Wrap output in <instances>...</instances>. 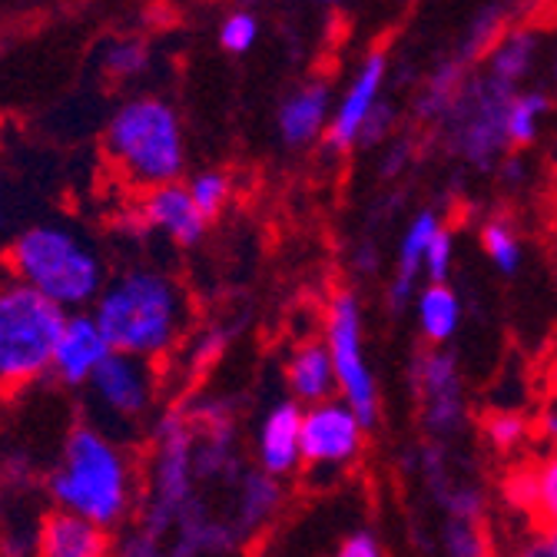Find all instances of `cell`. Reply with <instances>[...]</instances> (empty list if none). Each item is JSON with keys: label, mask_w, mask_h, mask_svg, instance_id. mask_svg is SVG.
Masks as SVG:
<instances>
[{"label": "cell", "mask_w": 557, "mask_h": 557, "mask_svg": "<svg viewBox=\"0 0 557 557\" xmlns=\"http://www.w3.org/2000/svg\"><path fill=\"white\" fill-rule=\"evenodd\" d=\"M385 81H388V57L375 50L359 63V70L352 74V81H348L345 94L332 107V120H329V129L322 136L332 153H348V150L359 147L366 120L372 116V110L385 97Z\"/></svg>", "instance_id": "obj_12"}, {"label": "cell", "mask_w": 557, "mask_h": 557, "mask_svg": "<svg viewBox=\"0 0 557 557\" xmlns=\"http://www.w3.org/2000/svg\"><path fill=\"white\" fill-rule=\"evenodd\" d=\"M481 435L495 455H518L534 438V422L511 408H492L481 414Z\"/></svg>", "instance_id": "obj_26"}, {"label": "cell", "mask_w": 557, "mask_h": 557, "mask_svg": "<svg viewBox=\"0 0 557 557\" xmlns=\"http://www.w3.org/2000/svg\"><path fill=\"white\" fill-rule=\"evenodd\" d=\"M411 395L422 405V425L432 438L445 442L465 425V395L458 362L445 348H418L408 366Z\"/></svg>", "instance_id": "obj_10"}, {"label": "cell", "mask_w": 557, "mask_h": 557, "mask_svg": "<svg viewBox=\"0 0 557 557\" xmlns=\"http://www.w3.org/2000/svg\"><path fill=\"white\" fill-rule=\"evenodd\" d=\"M150 66V47L144 40H113L103 53V70L107 77L113 81H129L136 74H144V70Z\"/></svg>", "instance_id": "obj_31"}, {"label": "cell", "mask_w": 557, "mask_h": 557, "mask_svg": "<svg viewBox=\"0 0 557 557\" xmlns=\"http://www.w3.org/2000/svg\"><path fill=\"white\" fill-rule=\"evenodd\" d=\"M541 385L550 398H557V345L547 352L544 366H541Z\"/></svg>", "instance_id": "obj_38"}, {"label": "cell", "mask_w": 557, "mask_h": 557, "mask_svg": "<svg viewBox=\"0 0 557 557\" xmlns=\"http://www.w3.org/2000/svg\"><path fill=\"white\" fill-rule=\"evenodd\" d=\"M256 40H259V21H256V14L246 11V8L233 11V14L220 24V44H223V50H230V53H236V57L249 53V50L256 47Z\"/></svg>", "instance_id": "obj_32"}, {"label": "cell", "mask_w": 557, "mask_h": 557, "mask_svg": "<svg viewBox=\"0 0 557 557\" xmlns=\"http://www.w3.org/2000/svg\"><path fill=\"white\" fill-rule=\"evenodd\" d=\"M319 4H325V8H338V4H348V0H319Z\"/></svg>", "instance_id": "obj_43"}, {"label": "cell", "mask_w": 557, "mask_h": 557, "mask_svg": "<svg viewBox=\"0 0 557 557\" xmlns=\"http://www.w3.org/2000/svg\"><path fill=\"white\" fill-rule=\"evenodd\" d=\"M47 495L53 508L113 531L139 508L136 461L116 435L97 422H81L60 445V455L47 474Z\"/></svg>", "instance_id": "obj_1"}, {"label": "cell", "mask_w": 557, "mask_h": 557, "mask_svg": "<svg viewBox=\"0 0 557 557\" xmlns=\"http://www.w3.org/2000/svg\"><path fill=\"white\" fill-rule=\"evenodd\" d=\"M541 50H544V34L534 24H511L498 37V44L487 50L481 70H487L492 77L505 81L508 87L521 90V84L528 81V74L534 70Z\"/></svg>", "instance_id": "obj_21"}, {"label": "cell", "mask_w": 557, "mask_h": 557, "mask_svg": "<svg viewBox=\"0 0 557 557\" xmlns=\"http://www.w3.org/2000/svg\"><path fill=\"white\" fill-rule=\"evenodd\" d=\"M451 252H455V236L448 226H442L425 252V272H429V283H445L448 265H451Z\"/></svg>", "instance_id": "obj_34"}, {"label": "cell", "mask_w": 557, "mask_h": 557, "mask_svg": "<svg viewBox=\"0 0 557 557\" xmlns=\"http://www.w3.org/2000/svg\"><path fill=\"white\" fill-rule=\"evenodd\" d=\"M107 153L136 186L176 183L186 166L183 126L160 97H133L107 123Z\"/></svg>", "instance_id": "obj_4"}, {"label": "cell", "mask_w": 557, "mask_h": 557, "mask_svg": "<svg viewBox=\"0 0 557 557\" xmlns=\"http://www.w3.org/2000/svg\"><path fill=\"white\" fill-rule=\"evenodd\" d=\"M471 77V66L448 53L445 60H438L432 66V74L425 77L422 90H418L414 103H411V116L414 123H425V126H438V120L448 113V107L455 103L458 90L465 87V81Z\"/></svg>", "instance_id": "obj_23"}, {"label": "cell", "mask_w": 557, "mask_h": 557, "mask_svg": "<svg viewBox=\"0 0 557 557\" xmlns=\"http://www.w3.org/2000/svg\"><path fill=\"white\" fill-rule=\"evenodd\" d=\"M395 123H398V110L392 107V100L382 97V103L372 110V116L366 120L362 126V136H359V147L369 150V147H379L382 139H388L395 133Z\"/></svg>", "instance_id": "obj_33"}, {"label": "cell", "mask_w": 557, "mask_h": 557, "mask_svg": "<svg viewBox=\"0 0 557 557\" xmlns=\"http://www.w3.org/2000/svg\"><path fill=\"white\" fill-rule=\"evenodd\" d=\"M505 502L528 515L531 528L547 531L557 524V448L537 458H521L505 471Z\"/></svg>", "instance_id": "obj_14"}, {"label": "cell", "mask_w": 557, "mask_h": 557, "mask_svg": "<svg viewBox=\"0 0 557 557\" xmlns=\"http://www.w3.org/2000/svg\"><path fill=\"white\" fill-rule=\"evenodd\" d=\"M87 395L97 425L120 438L123 432L139 429L153 414L160 398V372L147 359L113 352L87 382Z\"/></svg>", "instance_id": "obj_8"}, {"label": "cell", "mask_w": 557, "mask_h": 557, "mask_svg": "<svg viewBox=\"0 0 557 557\" xmlns=\"http://www.w3.org/2000/svg\"><path fill=\"white\" fill-rule=\"evenodd\" d=\"M94 319L113 352L157 362L186 338L189 306L180 283L157 265H129L107 278L94 302Z\"/></svg>", "instance_id": "obj_2"}, {"label": "cell", "mask_w": 557, "mask_h": 557, "mask_svg": "<svg viewBox=\"0 0 557 557\" xmlns=\"http://www.w3.org/2000/svg\"><path fill=\"white\" fill-rule=\"evenodd\" d=\"M411 153H414V139H411V136L392 139V147L385 150V160H382V166H379V176H382V180H395V176L408 166Z\"/></svg>", "instance_id": "obj_35"}, {"label": "cell", "mask_w": 557, "mask_h": 557, "mask_svg": "<svg viewBox=\"0 0 557 557\" xmlns=\"http://www.w3.org/2000/svg\"><path fill=\"white\" fill-rule=\"evenodd\" d=\"M230 342H233V329L230 325H206V329H199L196 335L186 338L180 359H183V366L189 372H202V369L216 366L223 359Z\"/></svg>", "instance_id": "obj_28"}, {"label": "cell", "mask_w": 557, "mask_h": 557, "mask_svg": "<svg viewBox=\"0 0 557 557\" xmlns=\"http://www.w3.org/2000/svg\"><path fill=\"white\" fill-rule=\"evenodd\" d=\"M515 94V87L492 77L487 70L471 74L435 126L445 153L478 173H492L511 150L508 103Z\"/></svg>", "instance_id": "obj_7"}, {"label": "cell", "mask_w": 557, "mask_h": 557, "mask_svg": "<svg viewBox=\"0 0 557 557\" xmlns=\"http://www.w3.org/2000/svg\"><path fill=\"white\" fill-rule=\"evenodd\" d=\"M544 537H547V544L557 550V524H554V528H547V531H544Z\"/></svg>", "instance_id": "obj_42"}, {"label": "cell", "mask_w": 557, "mask_h": 557, "mask_svg": "<svg viewBox=\"0 0 557 557\" xmlns=\"http://www.w3.org/2000/svg\"><path fill=\"white\" fill-rule=\"evenodd\" d=\"M547 70H550V87L557 94V40L550 44V63H547Z\"/></svg>", "instance_id": "obj_41"}, {"label": "cell", "mask_w": 557, "mask_h": 557, "mask_svg": "<svg viewBox=\"0 0 557 557\" xmlns=\"http://www.w3.org/2000/svg\"><path fill=\"white\" fill-rule=\"evenodd\" d=\"M139 220H144L147 233H160L176 246H199L206 236V220L199 216V209L186 189V183H166L153 186L144 202H139Z\"/></svg>", "instance_id": "obj_15"}, {"label": "cell", "mask_w": 557, "mask_h": 557, "mask_svg": "<svg viewBox=\"0 0 557 557\" xmlns=\"http://www.w3.org/2000/svg\"><path fill=\"white\" fill-rule=\"evenodd\" d=\"M366 425L345 401H319L302 411V461L315 471H342L362 455Z\"/></svg>", "instance_id": "obj_11"}, {"label": "cell", "mask_w": 557, "mask_h": 557, "mask_svg": "<svg viewBox=\"0 0 557 557\" xmlns=\"http://www.w3.org/2000/svg\"><path fill=\"white\" fill-rule=\"evenodd\" d=\"M193 422L183 405L166 408L153 425V455L147 468L144 498L133 515V524L147 534L170 541L180 515L199 495L196 468H193Z\"/></svg>", "instance_id": "obj_6"}, {"label": "cell", "mask_w": 557, "mask_h": 557, "mask_svg": "<svg viewBox=\"0 0 557 557\" xmlns=\"http://www.w3.org/2000/svg\"><path fill=\"white\" fill-rule=\"evenodd\" d=\"M186 189H189V196H193V202H196V209H199V216H202L206 223H213V220L223 213V209H226L230 196H233L230 176H226V173H216V170L196 173V176L186 183Z\"/></svg>", "instance_id": "obj_30"}, {"label": "cell", "mask_w": 557, "mask_h": 557, "mask_svg": "<svg viewBox=\"0 0 557 557\" xmlns=\"http://www.w3.org/2000/svg\"><path fill=\"white\" fill-rule=\"evenodd\" d=\"M534 438H544L547 445L557 448V405L544 408V411L534 418Z\"/></svg>", "instance_id": "obj_37"}, {"label": "cell", "mask_w": 557, "mask_h": 557, "mask_svg": "<svg viewBox=\"0 0 557 557\" xmlns=\"http://www.w3.org/2000/svg\"><path fill=\"white\" fill-rule=\"evenodd\" d=\"M286 382H289V392L296 395V401H306V405L329 401L338 388L329 345L319 338L296 345L286 362Z\"/></svg>", "instance_id": "obj_22"}, {"label": "cell", "mask_w": 557, "mask_h": 557, "mask_svg": "<svg viewBox=\"0 0 557 557\" xmlns=\"http://www.w3.org/2000/svg\"><path fill=\"white\" fill-rule=\"evenodd\" d=\"M116 541L107 528L53 508L37 531V557H113Z\"/></svg>", "instance_id": "obj_18"}, {"label": "cell", "mask_w": 557, "mask_h": 557, "mask_svg": "<svg viewBox=\"0 0 557 557\" xmlns=\"http://www.w3.org/2000/svg\"><path fill=\"white\" fill-rule=\"evenodd\" d=\"M11 275L34 286L63 312L94 309L107 286V265L94 243L63 223H34L8 249Z\"/></svg>", "instance_id": "obj_3"}, {"label": "cell", "mask_w": 557, "mask_h": 557, "mask_svg": "<svg viewBox=\"0 0 557 557\" xmlns=\"http://www.w3.org/2000/svg\"><path fill=\"white\" fill-rule=\"evenodd\" d=\"M418 322L432 345L448 342L461 325V299L445 283H429L418 293Z\"/></svg>", "instance_id": "obj_24"}, {"label": "cell", "mask_w": 557, "mask_h": 557, "mask_svg": "<svg viewBox=\"0 0 557 557\" xmlns=\"http://www.w3.org/2000/svg\"><path fill=\"white\" fill-rule=\"evenodd\" d=\"M554 110V97L541 87H531V90H518L508 103V144L515 150H524L531 147L544 120L550 116Z\"/></svg>", "instance_id": "obj_25"}, {"label": "cell", "mask_w": 557, "mask_h": 557, "mask_svg": "<svg viewBox=\"0 0 557 557\" xmlns=\"http://www.w3.org/2000/svg\"><path fill=\"white\" fill-rule=\"evenodd\" d=\"M256 461L265 474L286 478L302 461V408L293 401H275L259 422Z\"/></svg>", "instance_id": "obj_16"}, {"label": "cell", "mask_w": 557, "mask_h": 557, "mask_svg": "<svg viewBox=\"0 0 557 557\" xmlns=\"http://www.w3.org/2000/svg\"><path fill=\"white\" fill-rule=\"evenodd\" d=\"M113 356V345L90 309L66 312L63 329L53 345L50 379H57L66 388H87V382L97 375V369Z\"/></svg>", "instance_id": "obj_13"}, {"label": "cell", "mask_w": 557, "mask_h": 557, "mask_svg": "<svg viewBox=\"0 0 557 557\" xmlns=\"http://www.w3.org/2000/svg\"><path fill=\"white\" fill-rule=\"evenodd\" d=\"M445 557H492V531L484 521L448 518L442 531Z\"/></svg>", "instance_id": "obj_27"}, {"label": "cell", "mask_w": 557, "mask_h": 557, "mask_svg": "<svg viewBox=\"0 0 557 557\" xmlns=\"http://www.w3.org/2000/svg\"><path fill=\"white\" fill-rule=\"evenodd\" d=\"M66 312L17 275L0 278V392H21L50 375Z\"/></svg>", "instance_id": "obj_5"}, {"label": "cell", "mask_w": 557, "mask_h": 557, "mask_svg": "<svg viewBox=\"0 0 557 557\" xmlns=\"http://www.w3.org/2000/svg\"><path fill=\"white\" fill-rule=\"evenodd\" d=\"M481 246L505 275L518 272V265H521V239H518V233H515V226L508 220H502V216L487 220L481 226Z\"/></svg>", "instance_id": "obj_29"}, {"label": "cell", "mask_w": 557, "mask_h": 557, "mask_svg": "<svg viewBox=\"0 0 557 557\" xmlns=\"http://www.w3.org/2000/svg\"><path fill=\"white\" fill-rule=\"evenodd\" d=\"M518 557H557V550L547 544V537H537V541L524 544V547L518 550Z\"/></svg>", "instance_id": "obj_39"}, {"label": "cell", "mask_w": 557, "mask_h": 557, "mask_svg": "<svg viewBox=\"0 0 557 557\" xmlns=\"http://www.w3.org/2000/svg\"><path fill=\"white\" fill-rule=\"evenodd\" d=\"M335 557H382V547L375 541V534L369 531H359L352 537H345L335 550Z\"/></svg>", "instance_id": "obj_36"}, {"label": "cell", "mask_w": 557, "mask_h": 557, "mask_svg": "<svg viewBox=\"0 0 557 557\" xmlns=\"http://www.w3.org/2000/svg\"><path fill=\"white\" fill-rule=\"evenodd\" d=\"M283 502H286V492H283V484H278V478L265 474L262 468L243 471V478L233 487L230 521L236 524V531L246 541V537H252V534L269 528V521L278 515Z\"/></svg>", "instance_id": "obj_20"}, {"label": "cell", "mask_w": 557, "mask_h": 557, "mask_svg": "<svg viewBox=\"0 0 557 557\" xmlns=\"http://www.w3.org/2000/svg\"><path fill=\"white\" fill-rule=\"evenodd\" d=\"M375 262H379V256H375L372 243H362L359 252H356V269L359 272H375Z\"/></svg>", "instance_id": "obj_40"}, {"label": "cell", "mask_w": 557, "mask_h": 557, "mask_svg": "<svg viewBox=\"0 0 557 557\" xmlns=\"http://www.w3.org/2000/svg\"><path fill=\"white\" fill-rule=\"evenodd\" d=\"M243 4H252V0H243Z\"/></svg>", "instance_id": "obj_45"}, {"label": "cell", "mask_w": 557, "mask_h": 557, "mask_svg": "<svg viewBox=\"0 0 557 557\" xmlns=\"http://www.w3.org/2000/svg\"><path fill=\"white\" fill-rule=\"evenodd\" d=\"M442 226L445 223L438 216V209H422V213H414V220L408 223L401 246H398L395 278L388 286V309L392 312H401L408 306V299L418 293V275L425 272V252H429V246Z\"/></svg>", "instance_id": "obj_19"}, {"label": "cell", "mask_w": 557, "mask_h": 557, "mask_svg": "<svg viewBox=\"0 0 557 557\" xmlns=\"http://www.w3.org/2000/svg\"><path fill=\"white\" fill-rule=\"evenodd\" d=\"M0 220H4V183H0Z\"/></svg>", "instance_id": "obj_44"}, {"label": "cell", "mask_w": 557, "mask_h": 557, "mask_svg": "<svg viewBox=\"0 0 557 557\" xmlns=\"http://www.w3.org/2000/svg\"><path fill=\"white\" fill-rule=\"evenodd\" d=\"M332 90L322 81H309L299 90H293L283 107L275 113V126H278V139L289 150H306L325 136L329 120H332Z\"/></svg>", "instance_id": "obj_17"}, {"label": "cell", "mask_w": 557, "mask_h": 557, "mask_svg": "<svg viewBox=\"0 0 557 557\" xmlns=\"http://www.w3.org/2000/svg\"><path fill=\"white\" fill-rule=\"evenodd\" d=\"M325 345L332 356L338 392L345 395V405L359 414L366 429H375L379 422V392L375 379L362 359V306L352 289H335L329 312H325Z\"/></svg>", "instance_id": "obj_9"}]
</instances>
